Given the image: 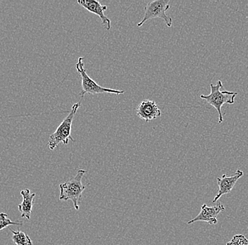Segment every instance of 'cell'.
<instances>
[{"mask_svg": "<svg viewBox=\"0 0 248 245\" xmlns=\"http://www.w3.org/2000/svg\"><path fill=\"white\" fill-rule=\"evenodd\" d=\"M224 87L222 82L221 80L217 82L216 85L210 84L211 93L209 95H201L202 99H204L212 106L215 108L218 112V124H222L224 118H223L222 112L221 108L225 104H233L235 103V98L238 95L237 92H232V91H221V88Z\"/></svg>", "mask_w": 248, "mask_h": 245, "instance_id": "1", "label": "cell"}, {"mask_svg": "<svg viewBox=\"0 0 248 245\" xmlns=\"http://www.w3.org/2000/svg\"><path fill=\"white\" fill-rule=\"evenodd\" d=\"M80 105H81L80 101L74 104L67 117L62 121V123L59 125L53 134L50 135L47 144L49 149L54 150L61 143H63L66 145V144H69V140L75 142L74 139H73L71 136V127H72L74 116L77 114V111L80 108Z\"/></svg>", "mask_w": 248, "mask_h": 245, "instance_id": "2", "label": "cell"}, {"mask_svg": "<svg viewBox=\"0 0 248 245\" xmlns=\"http://www.w3.org/2000/svg\"><path fill=\"white\" fill-rule=\"evenodd\" d=\"M86 173L84 170H78L74 178L60 185V199L62 201L71 200L76 210L79 209V201L81 199L83 192L86 188V186L82 184V178Z\"/></svg>", "mask_w": 248, "mask_h": 245, "instance_id": "3", "label": "cell"}, {"mask_svg": "<svg viewBox=\"0 0 248 245\" xmlns=\"http://www.w3.org/2000/svg\"><path fill=\"white\" fill-rule=\"evenodd\" d=\"M83 59H84V57H79L78 60V63L76 65V69H77L78 72L80 74V78H81L82 91L79 95L81 96L82 98L84 97L85 94L94 95V94H105H105L122 95V94H124L125 93L124 91H119V90L112 89V88L102 87L98 83H96L87 74V71L84 67Z\"/></svg>", "mask_w": 248, "mask_h": 245, "instance_id": "4", "label": "cell"}, {"mask_svg": "<svg viewBox=\"0 0 248 245\" xmlns=\"http://www.w3.org/2000/svg\"><path fill=\"white\" fill-rule=\"evenodd\" d=\"M170 8V0H154L147 3L145 7V15L140 22L137 24L140 27L148 20L155 18H160L164 20L168 27H171L173 20L166 14Z\"/></svg>", "mask_w": 248, "mask_h": 245, "instance_id": "5", "label": "cell"}, {"mask_svg": "<svg viewBox=\"0 0 248 245\" xmlns=\"http://www.w3.org/2000/svg\"><path fill=\"white\" fill-rule=\"evenodd\" d=\"M224 206L220 203H218L217 206H212V207L207 206V204H203L201 206V211L200 213L191 221L187 222V224L190 225L195 222L202 221L207 222L209 224L215 226L218 223L217 215L221 212H224Z\"/></svg>", "mask_w": 248, "mask_h": 245, "instance_id": "6", "label": "cell"}, {"mask_svg": "<svg viewBox=\"0 0 248 245\" xmlns=\"http://www.w3.org/2000/svg\"><path fill=\"white\" fill-rule=\"evenodd\" d=\"M78 4H80L91 13L97 15L100 18L102 24L106 28L107 30L109 31L111 29V20L105 15V12L108 9L106 5H103L97 0H78Z\"/></svg>", "mask_w": 248, "mask_h": 245, "instance_id": "7", "label": "cell"}, {"mask_svg": "<svg viewBox=\"0 0 248 245\" xmlns=\"http://www.w3.org/2000/svg\"><path fill=\"white\" fill-rule=\"evenodd\" d=\"M244 173L240 169H238L235 174L232 176L227 177L226 175H223L221 178H217V183L218 186V192L215 198L212 200V203L217 202L223 195L231 193L235 186V183L243 176Z\"/></svg>", "mask_w": 248, "mask_h": 245, "instance_id": "8", "label": "cell"}, {"mask_svg": "<svg viewBox=\"0 0 248 245\" xmlns=\"http://www.w3.org/2000/svg\"><path fill=\"white\" fill-rule=\"evenodd\" d=\"M136 114L142 120L149 122L160 117L162 112L153 100H144L136 108Z\"/></svg>", "mask_w": 248, "mask_h": 245, "instance_id": "9", "label": "cell"}, {"mask_svg": "<svg viewBox=\"0 0 248 245\" xmlns=\"http://www.w3.org/2000/svg\"><path fill=\"white\" fill-rule=\"evenodd\" d=\"M21 195L23 197V201L18 206V210H19L21 216L22 218L30 220L35 194L31 193L29 189H25V190L21 191Z\"/></svg>", "mask_w": 248, "mask_h": 245, "instance_id": "10", "label": "cell"}, {"mask_svg": "<svg viewBox=\"0 0 248 245\" xmlns=\"http://www.w3.org/2000/svg\"><path fill=\"white\" fill-rule=\"evenodd\" d=\"M10 230L12 231V234H13L12 240L16 245H32V240L27 234L19 230V229L18 230H12V229H10Z\"/></svg>", "mask_w": 248, "mask_h": 245, "instance_id": "11", "label": "cell"}, {"mask_svg": "<svg viewBox=\"0 0 248 245\" xmlns=\"http://www.w3.org/2000/svg\"><path fill=\"white\" fill-rule=\"evenodd\" d=\"M21 222H14L7 218V214L4 213H0V230L7 228L9 226H21Z\"/></svg>", "mask_w": 248, "mask_h": 245, "instance_id": "12", "label": "cell"}, {"mask_svg": "<svg viewBox=\"0 0 248 245\" xmlns=\"http://www.w3.org/2000/svg\"><path fill=\"white\" fill-rule=\"evenodd\" d=\"M226 245H248V240L243 235H236Z\"/></svg>", "mask_w": 248, "mask_h": 245, "instance_id": "13", "label": "cell"}]
</instances>
